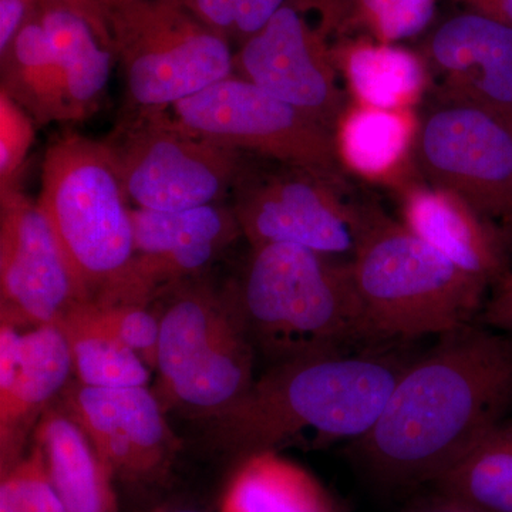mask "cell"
Instances as JSON below:
<instances>
[{"instance_id": "6da1fadb", "label": "cell", "mask_w": 512, "mask_h": 512, "mask_svg": "<svg viewBox=\"0 0 512 512\" xmlns=\"http://www.w3.org/2000/svg\"><path fill=\"white\" fill-rule=\"evenodd\" d=\"M404 369L348 456L382 487H429L510 417L512 336L468 323Z\"/></svg>"}, {"instance_id": "7a4b0ae2", "label": "cell", "mask_w": 512, "mask_h": 512, "mask_svg": "<svg viewBox=\"0 0 512 512\" xmlns=\"http://www.w3.org/2000/svg\"><path fill=\"white\" fill-rule=\"evenodd\" d=\"M396 348L315 355L275 363L242 399L205 419L208 444L239 463L275 451L305 431L329 443L355 441L372 429L412 362Z\"/></svg>"}, {"instance_id": "3957f363", "label": "cell", "mask_w": 512, "mask_h": 512, "mask_svg": "<svg viewBox=\"0 0 512 512\" xmlns=\"http://www.w3.org/2000/svg\"><path fill=\"white\" fill-rule=\"evenodd\" d=\"M255 349L272 363L375 348L349 261L296 244L252 248L231 286Z\"/></svg>"}, {"instance_id": "277c9868", "label": "cell", "mask_w": 512, "mask_h": 512, "mask_svg": "<svg viewBox=\"0 0 512 512\" xmlns=\"http://www.w3.org/2000/svg\"><path fill=\"white\" fill-rule=\"evenodd\" d=\"M350 266L376 345L473 323L488 286L451 264L375 202H355Z\"/></svg>"}, {"instance_id": "5b68a950", "label": "cell", "mask_w": 512, "mask_h": 512, "mask_svg": "<svg viewBox=\"0 0 512 512\" xmlns=\"http://www.w3.org/2000/svg\"><path fill=\"white\" fill-rule=\"evenodd\" d=\"M80 301L126 298L136 248L126 191L104 141L64 133L46 148L37 200Z\"/></svg>"}, {"instance_id": "8992f818", "label": "cell", "mask_w": 512, "mask_h": 512, "mask_svg": "<svg viewBox=\"0 0 512 512\" xmlns=\"http://www.w3.org/2000/svg\"><path fill=\"white\" fill-rule=\"evenodd\" d=\"M254 360L255 346L231 288L178 289L160 316L154 394L164 412L210 419L251 389Z\"/></svg>"}, {"instance_id": "52a82bcc", "label": "cell", "mask_w": 512, "mask_h": 512, "mask_svg": "<svg viewBox=\"0 0 512 512\" xmlns=\"http://www.w3.org/2000/svg\"><path fill=\"white\" fill-rule=\"evenodd\" d=\"M109 28L134 110H170L234 74L231 42L181 0L114 5Z\"/></svg>"}, {"instance_id": "ba28073f", "label": "cell", "mask_w": 512, "mask_h": 512, "mask_svg": "<svg viewBox=\"0 0 512 512\" xmlns=\"http://www.w3.org/2000/svg\"><path fill=\"white\" fill-rule=\"evenodd\" d=\"M134 207L184 211L220 204L249 154L185 130L170 110H134L104 140Z\"/></svg>"}, {"instance_id": "9c48e42d", "label": "cell", "mask_w": 512, "mask_h": 512, "mask_svg": "<svg viewBox=\"0 0 512 512\" xmlns=\"http://www.w3.org/2000/svg\"><path fill=\"white\" fill-rule=\"evenodd\" d=\"M170 111L180 126L197 136L323 175L349 188L332 131L235 74L180 101Z\"/></svg>"}, {"instance_id": "30bf717a", "label": "cell", "mask_w": 512, "mask_h": 512, "mask_svg": "<svg viewBox=\"0 0 512 512\" xmlns=\"http://www.w3.org/2000/svg\"><path fill=\"white\" fill-rule=\"evenodd\" d=\"M421 177L490 220L512 224V120L471 104L441 103L421 120Z\"/></svg>"}, {"instance_id": "8fae6325", "label": "cell", "mask_w": 512, "mask_h": 512, "mask_svg": "<svg viewBox=\"0 0 512 512\" xmlns=\"http://www.w3.org/2000/svg\"><path fill=\"white\" fill-rule=\"evenodd\" d=\"M251 164L235 188L232 205L242 235L252 248L296 244L323 254H352L355 202L349 188L323 175L276 163Z\"/></svg>"}, {"instance_id": "7c38bea8", "label": "cell", "mask_w": 512, "mask_h": 512, "mask_svg": "<svg viewBox=\"0 0 512 512\" xmlns=\"http://www.w3.org/2000/svg\"><path fill=\"white\" fill-rule=\"evenodd\" d=\"M234 74L308 114L332 133L348 104L328 36L292 0L238 46Z\"/></svg>"}, {"instance_id": "4fadbf2b", "label": "cell", "mask_w": 512, "mask_h": 512, "mask_svg": "<svg viewBox=\"0 0 512 512\" xmlns=\"http://www.w3.org/2000/svg\"><path fill=\"white\" fill-rule=\"evenodd\" d=\"M56 403L84 431L114 478L153 485L170 473L177 437L147 387H92L72 379Z\"/></svg>"}, {"instance_id": "5bb4252c", "label": "cell", "mask_w": 512, "mask_h": 512, "mask_svg": "<svg viewBox=\"0 0 512 512\" xmlns=\"http://www.w3.org/2000/svg\"><path fill=\"white\" fill-rule=\"evenodd\" d=\"M80 302L39 204L18 185L0 190V318L36 328L59 322Z\"/></svg>"}, {"instance_id": "9a60e30c", "label": "cell", "mask_w": 512, "mask_h": 512, "mask_svg": "<svg viewBox=\"0 0 512 512\" xmlns=\"http://www.w3.org/2000/svg\"><path fill=\"white\" fill-rule=\"evenodd\" d=\"M134 258L123 303L143 305L170 285L200 274L242 235L232 208L204 205L184 211L131 208Z\"/></svg>"}, {"instance_id": "2e32d148", "label": "cell", "mask_w": 512, "mask_h": 512, "mask_svg": "<svg viewBox=\"0 0 512 512\" xmlns=\"http://www.w3.org/2000/svg\"><path fill=\"white\" fill-rule=\"evenodd\" d=\"M0 320V473L23 458L30 434L73 376L69 345L57 323L20 332Z\"/></svg>"}, {"instance_id": "e0dca14e", "label": "cell", "mask_w": 512, "mask_h": 512, "mask_svg": "<svg viewBox=\"0 0 512 512\" xmlns=\"http://www.w3.org/2000/svg\"><path fill=\"white\" fill-rule=\"evenodd\" d=\"M441 103L471 104L512 120V28L467 12L441 23L421 53Z\"/></svg>"}, {"instance_id": "ac0fdd59", "label": "cell", "mask_w": 512, "mask_h": 512, "mask_svg": "<svg viewBox=\"0 0 512 512\" xmlns=\"http://www.w3.org/2000/svg\"><path fill=\"white\" fill-rule=\"evenodd\" d=\"M396 194L406 228L458 269L488 288L510 272L503 231L460 195L424 181Z\"/></svg>"}, {"instance_id": "d6986e66", "label": "cell", "mask_w": 512, "mask_h": 512, "mask_svg": "<svg viewBox=\"0 0 512 512\" xmlns=\"http://www.w3.org/2000/svg\"><path fill=\"white\" fill-rule=\"evenodd\" d=\"M420 124L414 109H377L348 101L333 130L343 171L394 192L424 181L416 163Z\"/></svg>"}, {"instance_id": "ffe728a7", "label": "cell", "mask_w": 512, "mask_h": 512, "mask_svg": "<svg viewBox=\"0 0 512 512\" xmlns=\"http://www.w3.org/2000/svg\"><path fill=\"white\" fill-rule=\"evenodd\" d=\"M333 62L350 99L377 109H414L429 89L431 74L421 53L369 36L338 37Z\"/></svg>"}, {"instance_id": "44dd1931", "label": "cell", "mask_w": 512, "mask_h": 512, "mask_svg": "<svg viewBox=\"0 0 512 512\" xmlns=\"http://www.w3.org/2000/svg\"><path fill=\"white\" fill-rule=\"evenodd\" d=\"M33 439L67 512H120L113 474L59 404L43 414Z\"/></svg>"}, {"instance_id": "7402d4cb", "label": "cell", "mask_w": 512, "mask_h": 512, "mask_svg": "<svg viewBox=\"0 0 512 512\" xmlns=\"http://www.w3.org/2000/svg\"><path fill=\"white\" fill-rule=\"evenodd\" d=\"M37 13L62 72L70 117L72 121L87 119L99 109L116 57L92 26L72 10L37 6Z\"/></svg>"}, {"instance_id": "603a6c76", "label": "cell", "mask_w": 512, "mask_h": 512, "mask_svg": "<svg viewBox=\"0 0 512 512\" xmlns=\"http://www.w3.org/2000/svg\"><path fill=\"white\" fill-rule=\"evenodd\" d=\"M2 89L23 107L37 124L72 121L62 72L39 13L20 29L3 55Z\"/></svg>"}, {"instance_id": "cb8c5ba5", "label": "cell", "mask_w": 512, "mask_h": 512, "mask_svg": "<svg viewBox=\"0 0 512 512\" xmlns=\"http://www.w3.org/2000/svg\"><path fill=\"white\" fill-rule=\"evenodd\" d=\"M332 503L311 474L269 451L239 463L220 512H323Z\"/></svg>"}, {"instance_id": "d4e9b609", "label": "cell", "mask_w": 512, "mask_h": 512, "mask_svg": "<svg viewBox=\"0 0 512 512\" xmlns=\"http://www.w3.org/2000/svg\"><path fill=\"white\" fill-rule=\"evenodd\" d=\"M56 323L69 345L77 382L92 387H147L150 367L104 328L92 303H77Z\"/></svg>"}, {"instance_id": "484cf974", "label": "cell", "mask_w": 512, "mask_h": 512, "mask_svg": "<svg viewBox=\"0 0 512 512\" xmlns=\"http://www.w3.org/2000/svg\"><path fill=\"white\" fill-rule=\"evenodd\" d=\"M429 488L488 512H512L511 417L495 426Z\"/></svg>"}, {"instance_id": "4316f807", "label": "cell", "mask_w": 512, "mask_h": 512, "mask_svg": "<svg viewBox=\"0 0 512 512\" xmlns=\"http://www.w3.org/2000/svg\"><path fill=\"white\" fill-rule=\"evenodd\" d=\"M437 0H309L326 35L369 36L399 45L427 29Z\"/></svg>"}, {"instance_id": "83f0119b", "label": "cell", "mask_w": 512, "mask_h": 512, "mask_svg": "<svg viewBox=\"0 0 512 512\" xmlns=\"http://www.w3.org/2000/svg\"><path fill=\"white\" fill-rule=\"evenodd\" d=\"M288 0H181L208 28L239 46L264 28Z\"/></svg>"}, {"instance_id": "f1b7e54d", "label": "cell", "mask_w": 512, "mask_h": 512, "mask_svg": "<svg viewBox=\"0 0 512 512\" xmlns=\"http://www.w3.org/2000/svg\"><path fill=\"white\" fill-rule=\"evenodd\" d=\"M90 303L104 328L109 329L124 345L136 352L151 370H156L160 318L148 312L143 305Z\"/></svg>"}, {"instance_id": "f546056e", "label": "cell", "mask_w": 512, "mask_h": 512, "mask_svg": "<svg viewBox=\"0 0 512 512\" xmlns=\"http://www.w3.org/2000/svg\"><path fill=\"white\" fill-rule=\"evenodd\" d=\"M35 141V120L0 89V190L18 185Z\"/></svg>"}, {"instance_id": "4dcf8cb0", "label": "cell", "mask_w": 512, "mask_h": 512, "mask_svg": "<svg viewBox=\"0 0 512 512\" xmlns=\"http://www.w3.org/2000/svg\"><path fill=\"white\" fill-rule=\"evenodd\" d=\"M2 481L9 485L23 512H67L47 473L42 450L36 444L29 456L2 476Z\"/></svg>"}, {"instance_id": "1f68e13d", "label": "cell", "mask_w": 512, "mask_h": 512, "mask_svg": "<svg viewBox=\"0 0 512 512\" xmlns=\"http://www.w3.org/2000/svg\"><path fill=\"white\" fill-rule=\"evenodd\" d=\"M37 6H60L82 16L92 26L100 42L113 52L109 28L113 0H36Z\"/></svg>"}, {"instance_id": "d6a6232c", "label": "cell", "mask_w": 512, "mask_h": 512, "mask_svg": "<svg viewBox=\"0 0 512 512\" xmlns=\"http://www.w3.org/2000/svg\"><path fill=\"white\" fill-rule=\"evenodd\" d=\"M493 288V293L478 313L480 325L512 336V272H508Z\"/></svg>"}, {"instance_id": "836d02e7", "label": "cell", "mask_w": 512, "mask_h": 512, "mask_svg": "<svg viewBox=\"0 0 512 512\" xmlns=\"http://www.w3.org/2000/svg\"><path fill=\"white\" fill-rule=\"evenodd\" d=\"M36 9V0H0V55L9 49Z\"/></svg>"}, {"instance_id": "e575fe53", "label": "cell", "mask_w": 512, "mask_h": 512, "mask_svg": "<svg viewBox=\"0 0 512 512\" xmlns=\"http://www.w3.org/2000/svg\"><path fill=\"white\" fill-rule=\"evenodd\" d=\"M402 512H488L460 498L429 488V493L414 498Z\"/></svg>"}, {"instance_id": "d590c367", "label": "cell", "mask_w": 512, "mask_h": 512, "mask_svg": "<svg viewBox=\"0 0 512 512\" xmlns=\"http://www.w3.org/2000/svg\"><path fill=\"white\" fill-rule=\"evenodd\" d=\"M470 12L480 13L512 28V0H457Z\"/></svg>"}, {"instance_id": "8d00e7d4", "label": "cell", "mask_w": 512, "mask_h": 512, "mask_svg": "<svg viewBox=\"0 0 512 512\" xmlns=\"http://www.w3.org/2000/svg\"><path fill=\"white\" fill-rule=\"evenodd\" d=\"M0 512H23L8 484H0Z\"/></svg>"}, {"instance_id": "74e56055", "label": "cell", "mask_w": 512, "mask_h": 512, "mask_svg": "<svg viewBox=\"0 0 512 512\" xmlns=\"http://www.w3.org/2000/svg\"><path fill=\"white\" fill-rule=\"evenodd\" d=\"M151 512H208L207 510H202L200 507H194V505L188 504H168L163 505V507L156 508Z\"/></svg>"}, {"instance_id": "f35d334b", "label": "cell", "mask_w": 512, "mask_h": 512, "mask_svg": "<svg viewBox=\"0 0 512 512\" xmlns=\"http://www.w3.org/2000/svg\"><path fill=\"white\" fill-rule=\"evenodd\" d=\"M130 2H136V0H113V6L121 5V3H130Z\"/></svg>"}, {"instance_id": "ab89813d", "label": "cell", "mask_w": 512, "mask_h": 512, "mask_svg": "<svg viewBox=\"0 0 512 512\" xmlns=\"http://www.w3.org/2000/svg\"><path fill=\"white\" fill-rule=\"evenodd\" d=\"M323 512H338V511H336L335 504H333V503H332V504H330V505H329V507H328V508H326V510H325V511H323Z\"/></svg>"}]
</instances>
